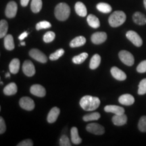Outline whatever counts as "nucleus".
Instances as JSON below:
<instances>
[{"mask_svg":"<svg viewBox=\"0 0 146 146\" xmlns=\"http://www.w3.org/2000/svg\"><path fill=\"white\" fill-rule=\"evenodd\" d=\"M100 105V100L97 97L85 96L80 100V106L85 111H94Z\"/></svg>","mask_w":146,"mask_h":146,"instance_id":"obj_1","label":"nucleus"},{"mask_svg":"<svg viewBox=\"0 0 146 146\" xmlns=\"http://www.w3.org/2000/svg\"><path fill=\"white\" fill-rule=\"evenodd\" d=\"M55 16L60 21H65L70 14V8L66 3H60L55 8Z\"/></svg>","mask_w":146,"mask_h":146,"instance_id":"obj_2","label":"nucleus"},{"mask_svg":"<svg viewBox=\"0 0 146 146\" xmlns=\"http://www.w3.org/2000/svg\"><path fill=\"white\" fill-rule=\"evenodd\" d=\"M126 14L123 11H115L110 16L108 19L109 25L112 27L121 26L126 21Z\"/></svg>","mask_w":146,"mask_h":146,"instance_id":"obj_3","label":"nucleus"},{"mask_svg":"<svg viewBox=\"0 0 146 146\" xmlns=\"http://www.w3.org/2000/svg\"><path fill=\"white\" fill-rule=\"evenodd\" d=\"M118 57H119L120 61L125 65L131 66L134 64V57H133V54L128 51L121 50L118 53Z\"/></svg>","mask_w":146,"mask_h":146,"instance_id":"obj_4","label":"nucleus"},{"mask_svg":"<svg viewBox=\"0 0 146 146\" xmlns=\"http://www.w3.org/2000/svg\"><path fill=\"white\" fill-rule=\"evenodd\" d=\"M126 36L128 39L130 41L133 45H135L136 47H141L143 44V41L141 36L139 35L135 31H129L126 33Z\"/></svg>","mask_w":146,"mask_h":146,"instance_id":"obj_5","label":"nucleus"},{"mask_svg":"<svg viewBox=\"0 0 146 146\" xmlns=\"http://www.w3.org/2000/svg\"><path fill=\"white\" fill-rule=\"evenodd\" d=\"M29 56L34 60L41 63H46L47 62V58L45 55L41 51L37 49H32L29 51Z\"/></svg>","mask_w":146,"mask_h":146,"instance_id":"obj_6","label":"nucleus"},{"mask_svg":"<svg viewBox=\"0 0 146 146\" xmlns=\"http://www.w3.org/2000/svg\"><path fill=\"white\" fill-rule=\"evenodd\" d=\"M86 129L88 132L93 134L101 135L105 133V129L103 126L98 123H90L87 125Z\"/></svg>","mask_w":146,"mask_h":146,"instance_id":"obj_7","label":"nucleus"},{"mask_svg":"<svg viewBox=\"0 0 146 146\" xmlns=\"http://www.w3.org/2000/svg\"><path fill=\"white\" fill-rule=\"evenodd\" d=\"M18 10V5L15 1H10L7 4L5 14L8 18H13L16 16Z\"/></svg>","mask_w":146,"mask_h":146,"instance_id":"obj_8","label":"nucleus"},{"mask_svg":"<svg viewBox=\"0 0 146 146\" xmlns=\"http://www.w3.org/2000/svg\"><path fill=\"white\" fill-rule=\"evenodd\" d=\"M19 104L22 108L27 111H31L35 108V102L29 97H23L19 101Z\"/></svg>","mask_w":146,"mask_h":146,"instance_id":"obj_9","label":"nucleus"},{"mask_svg":"<svg viewBox=\"0 0 146 146\" xmlns=\"http://www.w3.org/2000/svg\"><path fill=\"white\" fill-rule=\"evenodd\" d=\"M23 71L25 74L27 76H33L35 74L36 70L35 66L31 61L26 60L24 62L23 64Z\"/></svg>","mask_w":146,"mask_h":146,"instance_id":"obj_10","label":"nucleus"},{"mask_svg":"<svg viewBox=\"0 0 146 146\" xmlns=\"http://www.w3.org/2000/svg\"><path fill=\"white\" fill-rule=\"evenodd\" d=\"M91 41L96 45H100L107 39V34L105 32H96L91 35Z\"/></svg>","mask_w":146,"mask_h":146,"instance_id":"obj_11","label":"nucleus"},{"mask_svg":"<svg viewBox=\"0 0 146 146\" xmlns=\"http://www.w3.org/2000/svg\"><path fill=\"white\" fill-rule=\"evenodd\" d=\"M30 91L33 96L40 97V98H43L46 95L45 89L42 85H38V84L32 85L30 88Z\"/></svg>","mask_w":146,"mask_h":146,"instance_id":"obj_12","label":"nucleus"},{"mask_svg":"<svg viewBox=\"0 0 146 146\" xmlns=\"http://www.w3.org/2000/svg\"><path fill=\"white\" fill-rule=\"evenodd\" d=\"M110 72L113 77L118 81H125L127 78V75L125 73L116 66H113L111 68Z\"/></svg>","mask_w":146,"mask_h":146,"instance_id":"obj_13","label":"nucleus"},{"mask_svg":"<svg viewBox=\"0 0 146 146\" xmlns=\"http://www.w3.org/2000/svg\"><path fill=\"white\" fill-rule=\"evenodd\" d=\"M118 102L120 104L125 106H131L134 104L135 98L131 94H124L118 98Z\"/></svg>","mask_w":146,"mask_h":146,"instance_id":"obj_14","label":"nucleus"},{"mask_svg":"<svg viewBox=\"0 0 146 146\" xmlns=\"http://www.w3.org/2000/svg\"><path fill=\"white\" fill-rule=\"evenodd\" d=\"M60 113V110L57 107H54L51 109V110L47 115V122L49 123H54L56 121Z\"/></svg>","mask_w":146,"mask_h":146,"instance_id":"obj_15","label":"nucleus"},{"mask_svg":"<svg viewBox=\"0 0 146 146\" xmlns=\"http://www.w3.org/2000/svg\"><path fill=\"white\" fill-rule=\"evenodd\" d=\"M105 112L114 113V114L119 115L125 114V109L123 107L116 105H108L104 108Z\"/></svg>","mask_w":146,"mask_h":146,"instance_id":"obj_16","label":"nucleus"},{"mask_svg":"<svg viewBox=\"0 0 146 146\" xmlns=\"http://www.w3.org/2000/svg\"><path fill=\"white\" fill-rule=\"evenodd\" d=\"M112 123L116 126H123L127 123V116L125 114L116 115L115 114L112 118Z\"/></svg>","mask_w":146,"mask_h":146,"instance_id":"obj_17","label":"nucleus"},{"mask_svg":"<svg viewBox=\"0 0 146 146\" xmlns=\"http://www.w3.org/2000/svg\"><path fill=\"white\" fill-rule=\"evenodd\" d=\"M133 21L138 25H145L146 24V16L140 12H136L133 16Z\"/></svg>","mask_w":146,"mask_h":146,"instance_id":"obj_18","label":"nucleus"},{"mask_svg":"<svg viewBox=\"0 0 146 146\" xmlns=\"http://www.w3.org/2000/svg\"><path fill=\"white\" fill-rule=\"evenodd\" d=\"M74 9H75L76 13L78 16H81V17H85V16H87V10L86 6L83 3L81 2V1L76 2L75 5H74Z\"/></svg>","mask_w":146,"mask_h":146,"instance_id":"obj_19","label":"nucleus"},{"mask_svg":"<svg viewBox=\"0 0 146 146\" xmlns=\"http://www.w3.org/2000/svg\"><path fill=\"white\" fill-rule=\"evenodd\" d=\"M18 87L16 83H10L3 89V93L5 96H13L17 93Z\"/></svg>","mask_w":146,"mask_h":146,"instance_id":"obj_20","label":"nucleus"},{"mask_svg":"<svg viewBox=\"0 0 146 146\" xmlns=\"http://www.w3.org/2000/svg\"><path fill=\"white\" fill-rule=\"evenodd\" d=\"M4 47L8 51H12L15 48L14 38L12 35H7L4 37Z\"/></svg>","mask_w":146,"mask_h":146,"instance_id":"obj_21","label":"nucleus"},{"mask_svg":"<svg viewBox=\"0 0 146 146\" xmlns=\"http://www.w3.org/2000/svg\"><path fill=\"white\" fill-rule=\"evenodd\" d=\"M86 43V39L83 36H78L73 39L70 43L71 47H78L83 46Z\"/></svg>","mask_w":146,"mask_h":146,"instance_id":"obj_22","label":"nucleus"},{"mask_svg":"<svg viewBox=\"0 0 146 146\" xmlns=\"http://www.w3.org/2000/svg\"><path fill=\"white\" fill-rule=\"evenodd\" d=\"M87 23L91 27L94 29H98L100 26V22L98 19V18L94 14H89L87 16Z\"/></svg>","mask_w":146,"mask_h":146,"instance_id":"obj_23","label":"nucleus"},{"mask_svg":"<svg viewBox=\"0 0 146 146\" xmlns=\"http://www.w3.org/2000/svg\"><path fill=\"white\" fill-rule=\"evenodd\" d=\"M20 64H21L20 60L18 58H14L12 60L9 65V69H10V72L14 74H17L20 69Z\"/></svg>","mask_w":146,"mask_h":146,"instance_id":"obj_24","label":"nucleus"},{"mask_svg":"<svg viewBox=\"0 0 146 146\" xmlns=\"http://www.w3.org/2000/svg\"><path fill=\"white\" fill-rule=\"evenodd\" d=\"M71 141L73 143L77 144L81 143L82 142V139L80 137L79 135H78V131L77 128L75 127H73L72 129H71Z\"/></svg>","mask_w":146,"mask_h":146,"instance_id":"obj_25","label":"nucleus"},{"mask_svg":"<svg viewBox=\"0 0 146 146\" xmlns=\"http://www.w3.org/2000/svg\"><path fill=\"white\" fill-rule=\"evenodd\" d=\"M100 63H101V57L99 54H95L90 60V64H89V68L92 70H95L98 68Z\"/></svg>","mask_w":146,"mask_h":146,"instance_id":"obj_26","label":"nucleus"},{"mask_svg":"<svg viewBox=\"0 0 146 146\" xmlns=\"http://www.w3.org/2000/svg\"><path fill=\"white\" fill-rule=\"evenodd\" d=\"M96 8L98 9L100 12H102V13H104V14H108L111 12L112 11V8L111 7L110 5H109L108 3H98L96 5Z\"/></svg>","mask_w":146,"mask_h":146,"instance_id":"obj_27","label":"nucleus"},{"mask_svg":"<svg viewBox=\"0 0 146 146\" xmlns=\"http://www.w3.org/2000/svg\"><path fill=\"white\" fill-rule=\"evenodd\" d=\"M42 0H32L31 4V8L33 13H38L42 9Z\"/></svg>","mask_w":146,"mask_h":146,"instance_id":"obj_28","label":"nucleus"},{"mask_svg":"<svg viewBox=\"0 0 146 146\" xmlns=\"http://www.w3.org/2000/svg\"><path fill=\"white\" fill-rule=\"evenodd\" d=\"M8 31V23L5 20L0 21V38L5 37Z\"/></svg>","mask_w":146,"mask_h":146,"instance_id":"obj_29","label":"nucleus"},{"mask_svg":"<svg viewBox=\"0 0 146 146\" xmlns=\"http://www.w3.org/2000/svg\"><path fill=\"white\" fill-rule=\"evenodd\" d=\"M88 57V54L86 52H83L78 56H76L72 58V62L73 63L76 64H82L87 59Z\"/></svg>","mask_w":146,"mask_h":146,"instance_id":"obj_30","label":"nucleus"},{"mask_svg":"<svg viewBox=\"0 0 146 146\" xmlns=\"http://www.w3.org/2000/svg\"><path fill=\"white\" fill-rule=\"evenodd\" d=\"M101 117V115L99 112H93L91 114H86L83 117V119L84 121L88 122V121H92V120H97Z\"/></svg>","mask_w":146,"mask_h":146,"instance_id":"obj_31","label":"nucleus"},{"mask_svg":"<svg viewBox=\"0 0 146 146\" xmlns=\"http://www.w3.org/2000/svg\"><path fill=\"white\" fill-rule=\"evenodd\" d=\"M138 128L141 132H146V116H143L140 118L138 123Z\"/></svg>","mask_w":146,"mask_h":146,"instance_id":"obj_32","label":"nucleus"},{"mask_svg":"<svg viewBox=\"0 0 146 146\" xmlns=\"http://www.w3.org/2000/svg\"><path fill=\"white\" fill-rule=\"evenodd\" d=\"M64 54V50L63 49H59L57 51H56L54 53L50 54V59L52 61H54V60H57L59 59L60 57L63 56Z\"/></svg>","mask_w":146,"mask_h":146,"instance_id":"obj_33","label":"nucleus"},{"mask_svg":"<svg viewBox=\"0 0 146 146\" xmlns=\"http://www.w3.org/2000/svg\"><path fill=\"white\" fill-rule=\"evenodd\" d=\"M56 37V34L52 31H48L43 36V41L45 43H51L53 41Z\"/></svg>","mask_w":146,"mask_h":146,"instance_id":"obj_34","label":"nucleus"},{"mask_svg":"<svg viewBox=\"0 0 146 146\" xmlns=\"http://www.w3.org/2000/svg\"><path fill=\"white\" fill-rule=\"evenodd\" d=\"M146 94V78H143L140 81L139 84V89H138V94L139 95H144Z\"/></svg>","mask_w":146,"mask_h":146,"instance_id":"obj_35","label":"nucleus"},{"mask_svg":"<svg viewBox=\"0 0 146 146\" xmlns=\"http://www.w3.org/2000/svg\"><path fill=\"white\" fill-rule=\"evenodd\" d=\"M52 27L50 23L47 21H41L39 22L36 24V29L37 31L41 30V29H49Z\"/></svg>","mask_w":146,"mask_h":146,"instance_id":"obj_36","label":"nucleus"},{"mask_svg":"<svg viewBox=\"0 0 146 146\" xmlns=\"http://www.w3.org/2000/svg\"><path fill=\"white\" fill-rule=\"evenodd\" d=\"M60 146H70L71 144L70 143V140L68 137L64 135L61 137L60 139Z\"/></svg>","mask_w":146,"mask_h":146,"instance_id":"obj_37","label":"nucleus"},{"mask_svg":"<svg viewBox=\"0 0 146 146\" xmlns=\"http://www.w3.org/2000/svg\"><path fill=\"white\" fill-rule=\"evenodd\" d=\"M137 71L139 73L146 72V60H143L137 67Z\"/></svg>","mask_w":146,"mask_h":146,"instance_id":"obj_38","label":"nucleus"},{"mask_svg":"<svg viewBox=\"0 0 146 146\" xmlns=\"http://www.w3.org/2000/svg\"><path fill=\"white\" fill-rule=\"evenodd\" d=\"M18 146H33V142L31 139H27L24 140V141L20 142L19 143L17 144Z\"/></svg>","mask_w":146,"mask_h":146,"instance_id":"obj_39","label":"nucleus"},{"mask_svg":"<svg viewBox=\"0 0 146 146\" xmlns=\"http://www.w3.org/2000/svg\"><path fill=\"white\" fill-rule=\"evenodd\" d=\"M6 130V125H5L4 119L3 117H0V134H3Z\"/></svg>","mask_w":146,"mask_h":146,"instance_id":"obj_40","label":"nucleus"},{"mask_svg":"<svg viewBox=\"0 0 146 146\" xmlns=\"http://www.w3.org/2000/svg\"><path fill=\"white\" fill-rule=\"evenodd\" d=\"M27 36H28V33L24 32L21 35H19V36H18V39L21 40V41H23V40L25 39V38H26Z\"/></svg>","mask_w":146,"mask_h":146,"instance_id":"obj_41","label":"nucleus"},{"mask_svg":"<svg viewBox=\"0 0 146 146\" xmlns=\"http://www.w3.org/2000/svg\"><path fill=\"white\" fill-rule=\"evenodd\" d=\"M30 0H21V4L23 7H26L28 5Z\"/></svg>","mask_w":146,"mask_h":146,"instance_id":"obj_42","label":"nucleus"},{"mask_svg":"<svg viewBox=\"0 0 146 146\" xmlns=\"http://www.w3.org/2000/svg\"><path fill=\"white\" fill-rule=\"evenodd\" d=\"M10 73H7V74H5V77H10Z\"/></svg>","mask_w":146,"mask_h":146,"instance_id":"obj_43","label":"nucleus"},{"mask_svg":"<svg viewBox=\"0 0 146 146\" xmlns=\"http://www.w3.org/2000/svg\"><path fill=\"white\" fill-rule=\"evenodd\" d=\"M26 45V43H25V42L21 41V45Z\"/></svg>","mask_w":146,"mask_h":146,"instance_id":"obj_44","label":"nucleus"},{"mask_svg":"<svg viewBox=\"0 0 146 146\" xmlns=\"http://www.w3.org/2000/svg\"><path fill=\"white\" fill-rule=\"evenodd\" d=\"M143 4H144V6H145V8L146 9V0H143Z\"/></svg>","mask_w":146,"mask_h":146,"instance_id":"obj_45","label":"nucleus"}]
</instances>
